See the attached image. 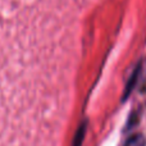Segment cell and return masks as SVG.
I'll list each match as a JSON object with an SVG mask.
<instances>
[{
    "label": "cell",
    "mask_w": 146,
    "mask_h": 146,
    "mask_svg": "<svg viewBox=\"0 0 146 146\" xmlns=\"http://www.w3.org/2000/svg\"><path fill=\"white\" fill-rule=\"evenodd\" d=\"M123 146H146V139L142 135H135L129 137Z\"/></svg>",
    "instance_id": "1"
}]
</instances>
